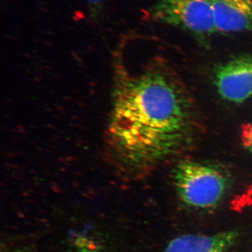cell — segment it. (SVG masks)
<instances>
[{
    "label": "cell",
    "mask_w": 252,
    "mask_h": 252,
    "mask_svg": "<svg viewBox=\"0 0 252 252\" xmlns=\"http://www.w3.org/2000/svg\"><path fill=\"white\" fill-rule=\"evenodd\" d=\"M107 145L122 171L137 173L177 155L195 135V109L180 81L158 63L140 72L116 56Z\"/></svg>",
    "instance_id": "6da1fadb"
},
{
    "label": "cell",
    "mask_w": 252,
    "mask_h": 252,
    "mask_svg": "<svg viewBox=\"0 0 252 252\" xmlns=\"http://www.w3.org/2000/svg\"><path fill=\"white\" fill-rule=\"evenodd\" d=\"M174 181L181 201L195 209L216 207L223 200L229 186L223 170L192 160L177 164L174 170Z\"/></svg>",
    "instance_id": "7a4b0ae2"
},
{
    "label": "cell",
    "mask_w": 252,
    "mask_h": 252,
    "mask_svg": "<svg viewBox=\"0 0 252 252\" xmlns=\"http://www.w3.org/2000/svg\"><path fill=\"white\" fill-rule=\"evenodd\" d=\"M153 21L170 25L200 38L217 33L210 0H158L147 11Z\"/></svg>",
    "instance_id": "3957f363"
},
{
    "label": "cell",
    "mask_w": 252,
    "mask_h": 252,
    "mask_svg": "<svg viewBox=\"0 0 252 252\" xmlns=\"http://www.w3.org/2000/svg\"><path fill=\"white\" fill-rule=\"evenodd\" d=\"M215 84L220 97L241 103L252 96V56H242L220 64L215 71Z\"/></svg>",
    "instance_id": "277c9868"
},
{
    "label": "cell",
    "mask_w": 252,
    "mask_h": 252,
    "mask_svg": "<svg viewBox=\"0 0 252 252\" xmlns=\"http://www.w3.org/2000/svg\"><path fill=\"white\" fill-rule=\"evenodd\" d=\"M217 32L252 31V0H210Z\"/></svg>",
    "instance_id": "5b68a950"
},
{
    "label": "cell",
    "mask_w": 252,
    "mask_h": 252,
    "mask_svg": "<svg viewBox=\"0 0 252 252\" xmlns=\"http://www.w3.org/2000/svg\"><path fill=\"white\" fill-rule=\"evenodd\" d=\"M236 230L214 235L187 234L171 240L163 252H225L238 240Z\"/></svg>",
    "instance_id": "8992f818"
},
{
    "label": "cell",
    "mask_w": 252,
    "mask_h": 252,
    "mask_svg": "<svg viewBox=\"0 0 252 252\" xmlns=\"http://www.w3.org/2000/svg\"><path fill=\"white\" fill-rule=\"evenodd\" d=\"M240 137L244 147L252 154V123L242 126Z\"/></svg>",
    "instance_id": "52a82bcc"
},
{
    "label": "cell",
    "mask_w": 252,
    "mask_h": 252,
    "mask_svg": "<svg viewBox=\"0 0 252 252\" xmlns=\"http://www.w3.org/2000/svg\"><path fill=\"white\" fill-rule=\"evenodd\" d=\"M107 0H86L91 17L97 18L100 16Z\"/></svg>",
    "instance_id": "ba28073f"
},
{
    "label": "cell",
    "mask_w": 252,
    "mask_h": 252,
    "mask_svg": "<svg viewBox=\"0 0 252 252\" xmlns=\"http://www.w3.org/2000/svg\"><path fill=\"white\" fill-rule=\"evenodd\" d=\"M77 252H101L94 245H91L89 241L80 240L77 245Z\"/></svg>",
    "instance_id": "9c48e42d"
}]
</instances>
